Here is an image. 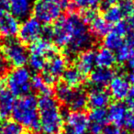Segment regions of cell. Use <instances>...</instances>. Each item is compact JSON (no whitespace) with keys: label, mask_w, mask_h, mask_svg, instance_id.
Wrapping results in <instances>:
<instances>
[{"label":"cell","mask_w":134,"mask_h":134,"mask_svg":"<svg viewBox=\"0 0 134 134\" xmlns=\"http://www.w3.org/2000/svg\"><path fill=\"white\" fill-rule=\"evenodd\" d=\"M95 55L96 52L91 49L79 52L75 59V68L84 75L90 74L96 66Z\"/></svg>","instance_id":"obj_15"},{"label":"cell","mask_w":134,"mask_h":134,"mask_svg":"<svg viewBox=\"0 0 134 134\" xmlns=\"http://www.w3.org/2000/svg\"><path fill=\"white\" fill-rule=\"evenodd\" d=\"M23 134H38V133H36L35 131H32V130H30V131L26 132V133H23Z\"/></svg>","instance_id":"obj_43"},{"label":"cell","mask_w":134,"mask_h":134,"mask_svg":"<svg viewBox=\"0 0 134 134\" xmlns=\"http://www.w3.org/2000/svg\"><path fill=\"white\" fill-rule=\"evenodd\" d=\"M123 10V13H124L125 17H128L130 14H131V12L134 10V1L133 0H130V1H127L122 4H119Z\"/></svg>","instance_id":"obj_34"},{"label":"cell","mask_w":134,"mask_h":134,"mask_svg":"<svg viewBox=\"0 0 134 134\" xmlns=\"http://www.w3.org/2000/svg\"><path fill=\"white\" fill-rule=\"evenodd\" d=\"M102 1L103 0H79L75 6L83 9H96L99 5H101Z\"/></svg>","instance_id":"obj_31"},{"label":"cell","mask_w":134,"mask_h":134,"mask_svg":"<svg viewBox=\"0 0 134 134\" xmlns=\"http://www.w3.org/2000/svg\"><path fill=\"white\" fill-rule=\"evenodd\" d=\"M40 130L43 134H59L63 130V111L52 94L41 95L38 99Z\"/></svg>","instance_id":"obj_2"},{"label":"cell","mask_w":134,"mask_h":134,"mask_svg":"<svg viewBox=\"0 0 134 134\" xmlns=\"http://www.w3.org/2000/svg\"><path fill=\"white\" fill-rule=\"evenodd\" d=\"M62 76L63 79V83L71 87L76 88L83 84L86 75L80 73L75 67H71V68H67Z\"/></svg>","instance_id":"obj_23"},{"label":"cell","mask_w":134,"mask_h":134,"mask_svg":"<svg viewBox=\"0 0 134 134\" xmlns=\"http://www.w3.org/2000/svg\"><path fill=\"white\" fill-rule=\"evenodd\" d=\"M15 102V97L0 83V119H6L11 115Z\"/></svg>","instance_id":"obj_19"},{"label":"cell","mask_w":134,"mask_h":134,"mask_svg":"<svg viewBox=\"0 0 134 134\" xmlns=\"http://www.w3.org/2000/svg\"><path fill=\"white\" fill-rule=\"evenodd\" d=\"M57 53L56 49L52 44L51 41L46 39H38L37 41L30 43V54L41 56L45 59H49L51 56Z\"/></svg>","instance_id":"obj_18"},{"label":"cell","mask_w":134,"mask_h":134,"mask_svg":"<svg viewBox=\"0 0 134 134\" xmlns=\"http://www.w3.org/2000/svg\"><path fill=\"white\" fill-rule=\"evenodd\" d=\"M34 0H8V9L18 19H25L33 10Z\"/></svg>","instance_id":"obj_13"},{"label":"cell","mask_w":134,"mask_h":134,"mask_svg":"<svg viewBox=\"0 0 134 134\" xmlns=\"http://www.w3.org/2000/svg\"><path fill=\"white\" fill-rule=\"evenodd\" d=\"M31 76L30 70L25 66L14 68L7 75L6 86L14 97H22L28 95L31 90Z\"/></svg>","instance_id":"obj_4"},{"label":"cell","mask_w":134,"mask_h":134,"mask_svg":"<svg viewBox=\"0 0 134 134\" xmlns=\"http://www.w3.org/2000/svg\"><path fill=\"white\" fill-rule=\"evenodd\" d=\"M111 96L104 88L93 87L87 94L88 106L92 108H106L110 105Z\"/></svg>","instance_id":"obj_14"},{"label":"cell","mask_w":134,"mask_h":134,"mask_svg":"<svg viewBox=\"0 0 134 134\" xmlns=\"http://www.w3.org/2000/svg\"><path fill=\"white\" fill-rule=\"evenodd\" d=\"M30 87L34 91H37L39 93H41V95L52 94V88H51L50 86H48L46 84L42 75H32L31 79H30Z\"/></svg>","instance_id":"obj_27"},{"label":"cell","mask_w":134,"mask_h":134,"mask_svg":"<svg viewBox=\"0 0 134 134\" xmlns=\"http://www.w3.org/2000/svg\"><path fill=\"white\" fill-rule=\"evenodd\" d=\"M63 134H87L89 131L88 116L83 111H70L63 118Z\"/></svg>","instance_id":"obj_7"},{"label":"cell","mask_w":134,"mask_h":134,"mask_svg":"<svg viewBox=\"0 0 134 134\" xmlns=\"http://www.w3.org/2000/svg\"><path fill=\"white\" fill-rule=\"evenodd\" d=\"M47 59L41 56L33 55V54H29L28 64L30 68L34 72H41L43 71L46 65Z\"/></svg>","instance_id":"obj_30"},{"label":"cell","mask_w":134,"mask_h":134,"mask_svg":"<svg viewBox=\"0 0 134 134\" xmlns=\"http://www.w3.org/2000/svg\"><path fill=\"white\" fill-rule=\"evenodd\" d=\"M108 86H109L110 96L115 100L122 101L126 99L130 87V84L127 76H125L124 75H120V74L114 75Z\"/></svg>","instance_id":"obj_11"},{"label":"cell","mask_w":134,"mask_h":134,"mask_svg":"<svg viewBox=\"0 0 134 134\" xmlns=\"http://www.w3.org/2000/svg\"><path fill=\"white\" fill-rule=\"evenodd\" d=\"M124 37L118 34L116 31L111 30L104 37V47L109 49L110 51L115 52L119 47L124 44Z\"/></svg>","instance_id":"obj_25"},{"label":"cell","mask_w":134,"mask_h":134,"mask_svg":"<svg viewBox=\"0 0 134 134\" xmlns=\"http://www.w3.org/2000/svg\"><path fill=\"white\" fill-rule=\"evenodd\" d=\"M127 18H128L127 22L129 23V25L130 26V28L134 29V10L131 12V14H130Z\"/></svg>","instance_id":"obj_40"},{"label":"cell","mask_w":134,"mask_h":134,"mask_svg":"<svg viewBox=\"0 0 134 134\" xmlns=\"http://www.w3.org/2000/svg\"><path fill=\"white\" fill-rule=\"evenodd\" d=\"M42 25L36 18H27L23 19L22 23L19 25L18 35L22 43H32L40 39L42 34Z\"/></svg>","instance_id":"obj_9"},{"label":"cell","mask_w":134,"mask_h":134,"mask_svg":"<svg viewBox=\"0 0 134 134\" xmlns=\"http://www.w3.org/2000/svg\"><path fill=\"white\" fill-rule=\"evenodd\" d=\"M52 41L64 49L68 56H74L90 49L93 37L81 16L73 13L60 18L52 27Z\"/></svg>","instance_id":"obj_1"},{"label":"cell","mask_w":134,"mask_h":134,"mask_svg":"<svg viewBox=\"0 0 134 134\" xmlns=\"http://www.w3.org/2000/svg\"><path fill=\"white\" fill-rule=\"evenodd\" d=\"M107 113L108 121H110L111 124L120 128L127 126L131 114L129 107L121 101H117L113 104H110L108 106V109L107 110Z\"/></svg>","instance_id":"obj_10"},{"label":"cell","mask_w":134,"mask_h":134,"mask_svg":"<svg viewBox=\"0 0 134 134\" xmlns=\"http://www.w3.org/2000/svg\"><path fill=\"white\" fill-rule=\"evenodd\" d=\"M19 19L10 13H4L0 18V37L11 40L18 35L19 29Z\"/></svg>","instance_id":"obj_12"},{"label":"cell","mask_w":134,"mask_h":134,"mask_svg":"<svg viewBox=\"0 0 134 134\" xmlns=\"http://www.w3.org/2000/svg\"><path fill=\"white\" fill-rule=\"evenodd\" d=\"M87 93L80 87H76L66 106L71 111H83L87 107Z\"/></svg>","instance_id":"obj_21"},{"label":"cell","mask_w":134,"mask_h":134,"mask_svg":"<svg viewBox=\"0 0 134 134\" xmlns=\"http://www.w3.org/2000/svg\"><path fill=\"white\" fill-rule=\"evenodd\" d=\"M126 102H127V106L129 107V108L134 110V84L130 85L128 96H127V97H126Z\"/></svg>","instance_id":"obj_35"},{"label":"cell","mask_w":134,"mask_h":134,"mask_svg":"<svg viewBox=\"0 0 134 134\" xmlns=\"http://www.w3.org/2000/svg\"><path fill=\"white\" fill-rule=\"evenodd\" d=\"M127 1H130V0H104V4L105 7L110 6V5H119L122 4Z\"/></svg>","instance_id":"obj_38"},{"label":"cell","mask_w":134,"mask_h":134,"mask_svg":"<svg viewBox=\"0 0 134 134\" xmlns=\"http://www.w3.org/2000/svg\"><path fill=\"white\" fill-rule=\"evenodd\" d=\"M113 76L114 73L111 69L97 67L90 73L89 82L94 87L104 88L108 86Z\"/></svg>","instance_id":"obj_17"},{"label":"cell","mask_w":134,"mask_h":134,"mask_svg":"<svg viewBox=\"0 0 134 134\" xmlns=\"http://www.w3.org/2000/svg\"><path fill=\"white\" fill-rule=\"evenodd\" d=\"M112 30L117 32L118 34H119L120 36H122V37H126L131 31L132 29L130 28V26L127 22V20H121L119 23L115 24V26H114V28Z\"/></svg>","instance_id":"obj_32"},{"label":"cell","mask_w":134,"mask_h":134,"mask_svg":"<svg viewBox=\"0 0 134 134\" xmlns=\"http://www.w3.org/2000/svg\"><path fill=\"white\" fill-rule=\"evenodd\" d=\"M88 24L90 26L89 30L91 34L97 38H104L111 30V25L99 14H97Z\"/></svg>","instance_id":"obj_22"},{"label":"cell","mask_w":134,"mask_h":134,"mask_svg":"<svg viewBox=\"0 0 134 134\" xmlns=\"http://www.w3.org/2000/svg\"><path fill=\"white\" fill-rule=\"evenodd\" d=\"M127 127L129 128V130L134 134V112L130 114V119L128 121V124H127Z\"/></svg>","instance_id":"obj_39"},{"label":"cell","mask_w":134,"mask_h":134,"mask_svg":"<svg viewBox=\"0 0 134 134\" xmlns=\"http://www.w3.org/2000/svg\"><path fill=\"white\" fill-rule=\"evenodd\" d=\"M89 130L94 133H99L108 125V118L107 110L104 108H94L88 115Z\"/></svg>","instance_id":"obj_16"},{"label":"cell","mask_w":134,"mask_h":134,"mask_svg":"<svg viewBox=\"0 0 134 134\" xmlns=\"http://www.w3.org/2000/svg\"><path fill=\"white\" fill-rule=\"evenodd\" d=\"M90 134H99V133H94V132H92V133H90Z\"/></svg>","instance_id":"obj_46"},{"label":"cell","mask_w":134,"mask_h":134,"mask_svg":"<svg viewBox=\"0 0 134 134\" xmlns=\"http://www.w3.org/2000/svg\"><path fill=\"white\" fill-rule=\"evenodd\" d=\"M50 1H52V2L59 5L63 9H66V8H68L70 6L69 0H50Z\"/></svg>","instance_id":"obj_37"},{"label":"cell","mask_w":134,"mask_h":134,"mask_svg":"<svg viewBox=\"0 0 134 134\" xmlns=\"http://www.w3.org/2000/svg\"><path fill=\"white\" fill-rule=\"evenodd\" d=\"M2 134H23V127L15 120H7L0 125Z\"/></svg>","instance_id":"obj_29"},{"label":"cell","mask_w":134,"mask_h":134,"mask_svg":"<svg viewBox=\"0 0 134 134\" xmlns=\"http://www.w3.org/2000/svg\"><path fill=\"white\" fill-rule=\"evenodd\" d=\"M73 1H74V3H75H75H76V2H78L79 0H73Z\"/></svg>","instance_id":"obj_45"},{"label":"cell","mask_w":134,"mask_h":134,"mask_svg":"<svg viewBox=\"0 0 134 134\" xmlns=\"http://www.w3.org/2000/svg\"><path fill=\"white\" fill-rule=\"evenodd\" d=\"M13 120L32 131L40 130L38 98L32 94L19 97L11 112Z\"/></svg>","instance_id":"obj_3"},{"label":"cell","mask_w":134,"mask_h":134,"mask_svg":"<svg viewBox=\"0 0 134 134\" xmlns=\"http://www.w3.org/2000/svg\"><path fill=\"white\" fill-rule=\"evenodd\" d=\"M63 8L50 0H36L34 2V16L41 23L50 25L61 18Z\"/></svg>","instance_id":"obj_6"},{"label":"cell","mask_w":134,"mask_h":134,"mask_svg":"<svg viewBox=\"0 0 134 134\" xmlns=\"http://www.w3.org/2000/svg\"><path fill=\"white\" fill-rule=\"evenodd\" d=\"M3 14H4V11H3V10H1V9H0V18L2 17V15H3Z\"/></svg>","instance_id":"obj_44"},{"label":"cell","mask_w":134,"mask_h":134,"mask_svg":"<svg viewBox=\"0 0 134 134\" xmlns=\"http://www.w3.org/2000/svg\"><path fill=\"white\" fill-rule=\"evenodd\" d=\"M74 90H75V88L69 86L65 83L58 84L55 87L56 98H57L58 101L63 103L64 105H67V103L69 102L70 98L73 95Z\"/></svg>","instance_id":"obj_26"},{"label":"cell","mask_w":134,"mask_h":134,"mask_svg":"<svg viewBox=\"0 0 134 134\" xmlns=\"http://www.w3.org/2000/svg\"><path fill=\"white\" fill-rule=\"evenodd\" d=\"M68 66V61L65 56L60 54H53L51 56L46 62L44 68V75H42L43 79L48 86H52L55 84L57 79L63 75L64 71Z\"/></svg>","instance_id":"obj_8"},{"label":"cell","mask_w":134,"mask_h":134,"mask_svg":"<svg viewBox=\"0 0 134 134\" xmlns=\"http://www.w3.org/2000/svg\"><path fill=\"white\" fill-rule=\"evenodd\" d=\"M129 67L130 68V70H131V73L134 74V63H129Z\"/></svg>","instance_id":"obj_42"},{"label":"cell","mask_w":134,"mask_h":134,"mask_svg":"<svg viewBox=\"0 0 134 134\" xmlns=\"http://www.w3.org/2000/svg\"><path fill=\"white\" fill-rule=\"evenodd\" d=\"M101 132L102 134H124L120 127H118L113 124L107 125Z\"/></svg>","instance_id":"obj_33"},{"label":"cell","mask_w":134,"mask_h":134,"mask_svg":"<svg viewBox=\"0 0 134 134\" xmlns=\"http://www.w3.org/2000/svg\"><path fill=\"white\" fill-rule=\"evenodd\" d=\"M8 68V64L4 59L2 55H0V77L3 76L7 74Z\"/></svg>","instance_id":"obj_36"},{"label":"cell","mask_w":134,"mask_h":134,"mask_svg":"<svg viewBox=\"0 0 134 134\" xmlns=\"http://www.w3.org/2000/svg\"><path fill=\"white\" fill-rule=\"evenodd\" d=\"M103 17L110 25H115L119 23V21L123 20V18L125 17V15L123 13L120 5H110V6L106 7Z\"/></svg>","instance_id":"obj_24"},{"label":"cell","mask_w":134,"mask_h":134,"mask_svg":"<svg viewBox=\"0 0 134 134\" xmlns=\"http://www.w3.org/2000/svg\"><path fill=\"white\" fill-rule=\"evenodd\" d=\"M95 62L96 66L111 69L112 67L115 66L117 59H116L115 52L110 51L109 49H107L106 47H103L96 52Z\"/></svg>","instance_id":"obj_20"},{"label":"cell","mask_w":134,"mask_h":134,"mask_svg":"<svg viewBox=\"0 0 134 134\" xmlns=\"http://www.w3.org/2000/svg\"><path fill=\"white\" fill-rule=\"evenodd\" d=\"M0 9L3 11L8 9V0H0Z\"/></svg>","instance_id":"obj_41"},{"label":"cell","mask_w":134,"mask_h":134,"mask_svg":"<svg viewBox=\"0 0 134 134\" xmlns=\"http://www.w3.org/2000/svg\"><path fill=\"white\" fill-rule=\"evenodd\" d=\"M1 52L8 64L14 68L23 67L28 63L29 52L20 41L8 40L1 47Z\"/></svg>","instance_id":"obj_5"},{"label":"cell","mask_w":134,"mask_h":134,"mask_svg":"<svg viewBox=\"0 0 134 134\" xmlns=\"http://www.w3.org/2000/svg\"><path fill=\"white\" fill-rule=\"evenodd\" d=\"M133 50H134V48L130 46L128 43L124 42V44L121 47H119L115 52L117 62H119V63H126V62H129L132 55Z\"/></svg>","instance_id":"obj_28"}]
</instances>
